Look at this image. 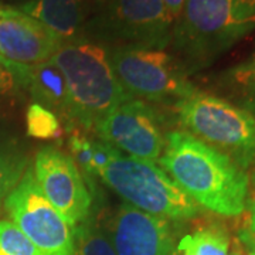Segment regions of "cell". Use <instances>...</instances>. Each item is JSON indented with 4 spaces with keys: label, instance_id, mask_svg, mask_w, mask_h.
I'll return each mask as SVG.
<instances>
[{
    "label": "cell",
    "instance_id": "484cf974",
    "mask_svg": "<svg viewBox=\"0 0 255 255\" xmlns=\"http://www.w3.org/2000/svg\"><path fill=\"white\" fill-rule=\"evenodd\" d=\"M228 255H244V251H243V248L240 246V243L236 241V244L233 247V250H231V253Z\"/></svg>",
    "mask_w": 255,
    "mask_h": 255
},
{
    "label": "cell",
    "instance_id": "7c38bea8",
    "mask_svg": "<svg viewBox=\"0 0 255 255\" xmlns=\"http://www.w3.org/2000/svg\"><path fill=\"white\" fill-rule=\"evenodd\" d=\"M61 41L21 10L0 7V57L17 64L46 63Z\"/></svg>",
    "mask_w": 255,
    "mask_h": 255
},
{
    "label": "cell",
    "instance_id": "9a60e30c",
    "mask_svg": "<svg viewBox=\"0 0 255 255\" xmlns=\"http://www.w3.org/2000/svg\"><path fill=\"white\" fill-rule=\"evenodd\" d=\"M30 156L21 137L0 124V214L4 201L27 172Z\"/></svg>",
    "mask_w": 255,
    "mask_h": 255
},
{
    "label": "cell",
    "instance_id": "277c9868",
    "mask_svg": "<svg viewBox=\"0 0 255 255\" xmlns=\"http://www.w3.org/2000/svg\"><path fill=\"white\" fill-rule=\"evenodd\" d=\"M184 132L228 156L246 170H255V119L223 97L197 91L173 107Z\"/></svg>",
    "mask_w": 255,
    "mask_h": 255
},
{
    "label": "cell",
    "instance_id": "5b68a950",
    "mask_svg": "<svg viewBox=\"0 0 255 255\" xmlns=\"http://www.w3.org/2000/svg\"><path fill=\"white\" fill-rule=\"evenodd\" d=\"M98 177L127 204L157 217L180 223L200 213V207L153 162L117 150Z\"/></svg>",
    "mask_w": 255,
    "mask_h": 255
},
{
    "label": "cell",
    "instance_id": "ffe728a7",
    "mask_svg": "<svg viewBox=\"0 0 255 255\" xmlns=\"http://www.w3.org/2000/svg\"><path fill=\"white\" fill-rule=\"evenodd\" d=\"M0 255H40V253L13 221L0 220Z\"/></svg>",
    "mask_w": 255,
    "mask_h": 255
},
{
    "label": "cell",
    "instance_id": "d4e9b609",
    "mask_svg": "<svg viewBox=\"0 0 255 255\" xmlns=\"http://www.w3.org/2000/svg\"><path fill=\"white\" fill-rule=\"evenodd\" d=\"M92 4V9H94V11L95 10L101 9V7H104V6H107L108 3H111L112 0H90Z\"/></svg>",
    "mask_w": 255,
    "mask_h": 255
},
{
    "label": "cell",
    "instance_id": "2e32d148",
    "mask_svg": "<svg viewBox=\"0 0 255 255\" xmlns=\"http://www.w3.org/2000/svg\"><path fill=\"white\" fill-rule=\"evenodd\" d=\"M220 91L231 104L247 111L255 119V54L221 74Z\"/></svg>",
    "mask_w": 255,
    "mask_h": 255
},
{
    "label": "cell",
    "instance_id": "4fadbf2b",
    "mask_svg": "<svg viewBox=\"0 0 255 255\" xmlns=\"http://www.w3.org/2000/svg\"><path fill=\"white\" fill-rule=\"evenodd\" d=\"M18 77L21 87L30 94L36 104L53 111L61 117L67 133L78 129L74 118V108L70 91L61 71L50 60L38 64H20Z\"/></svg>",
    "mask_w": 255,
    "mask_h": 255
},
{
    "label": "cell",
    "instance_id": "30bf717a",
    "mask_svg": "<svg viewBox=\"0 0 255 255\" xmlns=\"http://www.w3.org/2000/svg\"><path fill=\"white\" fill-rule=\"evenodd\" d=\"M33 173L41 193L75 228L92 211V196L78 166L57 146H44L34 156Z\"/></svg>",
    "mask_w": 255,
    "mask_h": 255
},
{
    "label": "cell",
    "instance_id": "8992f818",
    "mask_svg": "<svg viewBox=\"0 0 255 255\" xmlns=\"http://www.w3.org/2000/svg\"><path fill=\"white\" fill-rule=\"evenodd\" d=\"M173 24L162 0H112L92 13L82 38L107 48L164 50Z\"/></svg>",
    "mask_w": 255,
    "mask_h": 255
},
{
    "label": "cell",
    "instance_id": "6da1fadb",
    "mask_svg": "<svg viewBox=\"0 0 255 255\" xmlns=\"http://www.w3.org/2000/svg\"><path fill=\"white\" fill-rule=\"evenodd\" d=\"M157 163L199 207L224 217L244 213L250 190L248 173L190 133L169 130Z\"/></svg>",
    "mask_w": 255,
    "mask_h": 255
},
{
    "label": "cell",
    "instance_id": "7a4b0ae2",
    "mask_svg": "<svg viewBox=\"0 0 255 255\" xmlns=\"http://www.w3.org/2000/svg\"><path fill=\"white\" fill-rule=\"evenodd\" d=\"M255 30V0H187L170 46L187 75L213 64Z\"/></svg>",
    "mask_w": 255,
    "mask_h": 255
},
{
    "label": "cell",
    "instance_id": "d6986e66",
    "mask_svg": "<svg viewBox=\"0 0 255 255\" xmlns=\"http://www.w3.org/2000/svg\"><path fill=\"white\" fill-rule=\"evenodd\" d=\"M26 132L30 137L47 140L61 136L63 127L53 111L33 102L26 112Z\"/></svg>",
    "mask_w": 255,
    "mask_h": 255
},
{
    "label": "cell",
    "instance_id": "3957f363",
    "mask_svg": "<svg viewBox=\"0 0 255 255\" xmlns=\"http://www.w3.org/2000/svg\"><path fill=\"white\" fill-rule=\"evenodd\" d=\"M50 61L65 78L75 125L82 132H92L97 122L132 98L111 67L107 47L85 38L74 40L61 44Z\"/></svg>",
    "mask_w": 255,
    "mask_h": 255
},
{
    "label": "cell",
    "instance_id": "8fae6325",
    "mask_svg": "<svg viewBox=\"0 0 255 255\" xmlns=\"http://www.w3.org/2000/svg\"><path fill=\"white\" fill-rule=\"evenodd\" d=\"M173 223L124 201L102 226L117 255H179Z\"/></svg>",
    "mask_w": 255,
    "mask_h": 255
},
{
    "label": "cell",
    "instance_id": "52a82bcc",
    "mask_svg": "<svg viewBox=\"0 0 255 255\" xmlns=\"http://www.w3.org/2000/svg\"><path fill=\"white\" fill-rule=\"evenodd\" d=\"M122 88L139 100L174 107L199 91L173 54L156 48H108Z\"/></svg>",
    "mask_w": 255,
    "mask_h": 255
},
{
    "label": "cell",
    "instance_id": "ac0fdd59",
    "mask_svg": "<svg viewBox=\"0 0 255 255\" xmlns=\"http://www.w3.org/2000/svg\"><path fill=\"white\" fill-rule=\"evenodd\" d=\"M74 237L77 255H117L98 213H94V210L88 219L74 228Z\"/></svg>",
    "mask_w": 255,
    "mask_h": 255
},
{
    "label": "cell",
    "instance_id": "44dd1931",
    "mask_svg": "<svg viewBox=\"0 0 255 255\" xmlns=\"http://www.w3.org/2000/svg\"><path fill=\"white\" fill-rule=\"evenodd\" d=\"M18 65L0 57V97L16 94L23 88L18 77Z\"/></svg>",
    "mask_w": 255,
    "mask_h": 255
},
{
    "label": "cell",
    "instance_id": "e0dca14e",
    "mask_svg": "<svg viewBox=\"0 0 255 255\" xmlns=\"http://www.w3.org/2000/svg\"><path fill=\"white\" fill-rule=\"evenodd\" d=\"M230 234L223 224L211 223L184 234L177 241L179 255H228Z\"/></svg>",
    "mask_w": 255,
    "mask_h": 255
},
{
    "label": "cell",
    "instance_id": "603a6c76",
    "mask_svg": "<svg viewBox=\"0 0 255 255\" xmlns=\"http://www.w3.org/2000/svg\"><path fill=\"white\" fill-rule=\"evenodd\" d=\"M162 1H163L164 9L167 11L169 17L172 18L174 23L177 20V17L180 16V13H182L183 7H184L187 0H162Z\"/></svg>",
    "mask_w": 255,
    "mask_h": 255
},
{
    "label": "cell",
    "instance_id": "5bb4252c",
    "mask_svg": "<svg viewBox=\"0 0 255 255\" xmlns=\"http://www.w3.org/2000/svg\"><path fill=\"white\" fill-rule=\"evenodd\" d=\"M18 10L46 26L63 44L82 38L94 13L90 0H28Z\"/></svg>",
    "mask_w": 255,
    "mask_h": 255
},
{
    "label": "cell",
    "instance_id": "9c48e42d",
    "mask_svg": "<svg viewBox=\"0 0 255 255\" xmlns=\"http://www.w3.org/2000/svg\"><path fill=\"white\" fill-rule=\"evenodd\" d=\"M162 115L146 101L129 98L97 122L92 132L124 155L157 163L166 136Z\"/></svg>",
    "mask_w": 255,
    "mask_h": 255
},
{
    "label": "cell",
    "instance_id": "cb8c5ba5",
    "mask_svg": "<svg viewBox=\"0 0 255 255\" xmlns=\"http://www.w3.org/2000/svg\"><path fill=\"white\" fill-rule=\"evenodd\" d=\"M237 241L240 243V246L244 251V255H255V237L250 236L244 231H238Z\"/></svg>",
    "mask_w": 255,
    "mask_h": 255
},
{
    "label": "cell",
    "instance_id": "ba28073f",
    "mask_svg": "<svg viewBox=\"0 0 255 255\" xmlns=\"http://www.w3.org/2000/svg\"><path fill=\"white\" fill-rule=\"evenodd\" d=\"M4 211L40 255H77L74 228L44 197L31 167L6 199Z\"/></svg>",
    "mask_w": 255,
    "mask_h": 255
},
{
    "label": "cell",
    "instance_id": "7402d4cb",
    "mask_svg": "<svg viewBox=\"0 0 255 255\" xmlns=\"http://www.w3.org/2000/svg\"><path fill=\"white\" fill-rule=\"evenodd\" d=\"M247 206H248V216H247L246 226L240 230L255 237V190L250 197V200H247Z\"/></svg>",
    "mask_w": 255,
    "mask_h": 255
}]
</instances>
